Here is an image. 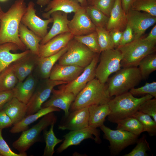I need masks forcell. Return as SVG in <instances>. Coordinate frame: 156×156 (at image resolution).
Returning <instances> with one entry per match:
<instances>
[{
	"label": "cell",
	"instance_id": "cell-49",
	"mask_svg": "<svg viewBox=\"0 0 156 156\" xmlns=\"http://www.w3.org/2000/svg\"><path fill=\"white\" fill-rule=\"evenodd\" d=\"M122 7L126 14L131 9L135 0H121Z\"/></svg>",
	"mask_w": 156,
	"mask_h": 156
},
{
	"label": "cell",
	"instance_id": "cell-18",
	"mask_svg": "<svg viewBox=\"0 0 156 156\" xmlns=\"http://www.w3.org/2000/svg\"><path fill=\"white\" fill-rule=\"evenodd\" d=\"M51 93L52 94L50 98L42 104V108L50 106L57 107L64 111V116H67L76 96L72 93L65 92L59 89H53Z\"/></svg>",
	"mask_w": 156,
	"mask_h": 156
},
{
	"label": "cell",
	"instance_id": "cell-38",
	"mask_svg": "<svg viewBox=\"0 0 156 156\" xmlns=\"http://www.w3.org/2000/svg\"><path fill=\"white\" fill-rule=\"evenodd\" d=\"M96 31L101 53L104 51L114 49L109 31L106 28L101 27H96Z\"/></svg>",
	"mask_w": 156,
	"mask_h": 156
},
{
	"label": "cell",
	"instance_id": "cell-45",
	"mask_svg": "<svg viewBox=\"0 0 156 156\" xmlns=\"http://www.w3.org/2000/svg\"><path fill=\"white\" fill-rule=\"evenodd\" d=\"M134 39L135 36L133 31L130 25L127 23L124 31H123L122 38L118 47L128 43Z\"/></svg>",
	"mask_w": 156,
	"mask_h": 156
},
{
	"label": "cell",
	"instance_id": "cell-52",
	"mask_svg": "<svg viewBox=\"0 0 156 156\" xmlns=\"http://www.w3.org/2000/svg\"><path fill=\"white\" fill-rule=\"evenodd\" d=\"M83 7H86L88 5V0H76Z\"/></svg>",
	"mask_w": 156,
	"mask_h": 156
},
{
	"label": "cell",
	"instance_id": "cell-7",
	"mask_svg": "<svg viewBox=\"0 0 156 156\" xmlns=\"http://www.w3.org/2000/svg\"><path fill=\"white\" fill-rule=\"evenodd\" d=\"M67 49L58 60V64L85 68L97 54L73 38L67 44Z\"/></svg>",
	"mask_w": 156,
	"mask_h": 156
},
{
	"label": "cell",
	"instance_id": "cell-11",
	"mask_svg": "<svg viewBox=\"0 0 156 156\" xmlns=\"http://www.w3.org/2000/svg\"><path fill=\"white\" fill-rule=\"evenodd\" d=\"M63 137L62 143L57 149L58 153L62 152L70 146L79 145L86 139H92L97 143L101 142L100 130L89 126L81 129L70 131Z\"/></svg>",
	"mask_w": 156,
	"mask_h": 156
},
{
	"label": "cell",
	"instance_id": "cell-35",
	"mask_svg": "<svg viewBox=\"0 0 156 156\" xmlns=\"http://www.w3.org/2000/svg\"><path fill=\"white\" fill-rule=\"evenodd\" d=\"M85 8L87 14L96 27L106 28L109 17L92 5H88Z\"/></svg>",
	"mask_w": 156,
	"mask_h": 156
},
{
	"label": "cell",
	"instance_id": "cell-14",
	"mask_svg": "<svg viewBox=\"0 0 156 156\" xmlns=\"http://www.w3.org/2000/svg\"><path fill=\"white\" fill-rule=\"evenodd\" d=\"M127 23L131 28L135 39L141 38L146 30L156 22V17L131 8L126 14Z\"/></svg>",
	"mask_w": 156,
	"mask_h": 156
},
{
	"label": "cell",
	"instance_id": "cell-29",
	"mask_svg": "<svg viewBox=\"0 0 156 156\" xmlns=\"http://www.w3.org/2000/svg\"><path fill=\"white\" fill-rule=\"evenodd\" d=\"M88 111L89 126L95 128L104 125L105 118L110 113L108 103L90 106L88 107Z\"/></svg>",
	"mask_w": 156,
	"mask_h": 156
},
{
	"label": "cell",
	"instance_id": "cell-16",
	"mask_svg": "<svg viewBox=\"0 0 156 156\" xmlns=\"http://www.w3.org/2000/svg\"><path fill=\"white\" fill-rule=\"evenodd\" d=\"M88 107L73 112L64 116L59 125L58 129L62 130H78L89 126Z\"/></svg>",
	"mask_w": 156,
	"mask_h": 156
},
{
	"label": "cell",
	"instance_id": "cell-43",
	"mask_svg": "<svg viewBox=\"0 0 156 156\" xmlns=\"http://www.w3.org/2000/svg\"><path fill=\"white\" fill-rule=\"evenodd\" d=\"M115 0H94L90 5H92L109 17Z\"/></svg>",
	"mask_w": 156,
	"mask_h": 156
},
{
	"label": "cell",
	"instance_id": "cell-8",
	"mask_svg": "<svg viewBox=\"0 0 156 156\" xmlns=\"http://www.w3.org/2000/svg\"><path fill=\"white\" fill-rule=\"evenodd\" d=\"M100 53L99 63L96 68L95 77L105 84L111 74L121 69L122 55L118 48L104 51Z\"/></svg>",
	"mask_w": 156,
	"mask_h": 156
},
{
	"label": "cell",
	"instance_id": "cell-53",
	"mask_svg": "<svg viewBox=\"0 0 156 156\" xmlns=\"http://www.w3.org/2000/svg\"><path fill=\"white\" fill-rule=\"evenodd\" d=\"M94 0H88V5H90Z\"/></svg>",
	"mask_w": 156,
	"mask_h": 156
},
{
	"label": "cell",
	"instance_id": "cell-9",
	"mask_svg": "<svg viewBox=\"0 0 156 156\" xmlns=\"http://www.w3.org/2000/svg\"><path fill=\"white\" fill-rule=\"evenodd\" d=\"M104 133V139L108 140L112 155H118L127 147L136 143L138 136L127 131L112 130L104 125L100 127Z\"/></svg>",
	"mask_w": 156,
	"mask_h": 156
},
{
	"label": "cell",
	"instance_id": "cell-36",
	"mask_svg": "<svg viewBox=\"0 0 156 156\" xmlns=\"http://www.w3.org/2000/svg\"><path fill=\"white\" fill-rule=\"evenodd\" d=\"M140 122L143 128V131L148 132L150 136L156 134V122L149 115L137 111L132 116Z\"/></svg>",
	"mask_w": 156,
	"mask_h": 156
},
{
	"label": "cell",
	"instance_id": "cell-41",
	"mask_svg": "<svg viewBox=\"0 0 156 156\" xmlns=\"http://www.w3.org/2000/svg\"><path fill=\"white\" fill-rule=\"evenodd\" d=\"M129 92L133 96L149 94L156 98V82L153 81L150 83L146 82L142 87L131 88Z\"/></svg>",
	"mask_w": 156,
	"mask_h": 156
},
{
	"label": "cell",
	"instance_id": "cell-33",
	"mask_svg": "<svg viewBox=\"0 0 156 156\" xmlns=\"http://www.w3.org/2000/svg\"><path fill=\"white\" fill-rule=\"evenodd\" d=\"M56 122H53L50 125L49 131L46 129L43 131V135L46 143L43 156H52L54 153V148L58 144L62 142L64 139H60L55 136L53 131V128Z\"/></svg>",
	"mask_w": 156,
	"mask_h": 156
},
{
	"label": "cell",
	"instance_id": "cell-42",
	"mask_svg": "<svg viewBox=\"0 0 156 156\" xmlns=\"http://www.w3.org/2000/svg\"><path fill=\"white\" fill-rule=\"evenodd\" d=\"M138 111L150 116L156 122V98H152L144 101L140 106Z\"/></svg>",
	"mask_w": 156,
	"mask_h": 156
},
{
	"label": "cell",
	"instance_id": "cell-37",
	"mask_svg": "<svg viewBox=\"0 0 156 156\" xmlns=\"http://www.w3.org/2000/svg\"><path fill=\"white\" fill-rule=\"evenodd\" d=\"M73 38L86 46L93 52L97 54L100 53L96 31L84 35L75 36Z\"/></svg>",
	"mask_w": 156,
	"mask_h": 156
},
{
	"label": "cell",
	"instance_id": "cell-17",
	"mask_svg": "<svg viewBox=\"0 0 156 156\" xmlns=\"http://www.w3.org/2000/svg\"><path fill=\"white\" fill-rule=\"evenodd\" d=\"M70 32L57 35L43 44H40L38 57H44L54 55L65 47L74 38Z\"/></svg>",
	"mask_w": 156,
	"mask_h": 156
},
{
	"label": "cell",
	"instance_id": "cell-23",
	"mask_svg": "<svg viewBox=\"0 0 156 156\" xmlns=\"http://www.w3.org/2000/svg\"><path fill=\"white\" fill-rule=\"evenodd\" d=\"M127 23V15L122 7L121 0H115L110 12L106 28L109 31L114 29L123 31Z\"/></svg>",
	"mask_w": 156,
	"mask_h": 156
},
{
	"label": "cell",
	"instance_id": "cell-46",
	"mask_svg": "<svg viewBox=\"0 0 156 156\" xmlns=\"http://www.w3.org/2000/svg\"><path fill=\"white\" fill-rule=\"evenodd\" d=\"M14 97L13 89L0 91V111L5 104Z\"/></svg>",
	"mask_w": 156,
	"mask_h": 156
},
{
	"label": "cell",
	"instance_id": "cell-34",
	"mask_svg": "<svg viewBox=\"0 0 156 156\" xmlns=\"http://www.w3.org/2000/svg\"><path fill=\"white\" fill-rule=\"evenodd\" d=\"M138 66L142 79H147L156 70V55L154 53L148 54L140 62Z\"/></svg>",
	"mask_w": 156,
	"mask_h": 156
},
{
	"label": "cell",
	"instance_id": "cell-57",
	"mask_svg": "<svg viewBox=\"0 0 156 156\" xmlns=\"http://www.w3.org/2000/svg\"><path fill=\"white\" fill-rule=\"evenodd\" d=\"M0 156H1V155H0Z\"/></svg>",
	"mask_w": 156,
	"mask_h": 156
},
{
	"label": "cell",
	"instance_id": "cell-4",
	"mask_svg": "<svg viewBox=\"0 0 156 156\" xmlns=\"http://www.w3.org/2000/svg\"><path fill=\"white\" fill-rule=\"evenodd\" d=\"M156 42L147 40L141 37L118 47L117 48L122 55L121 67H137L144 57L155 51Z\"/></svg>",
	"mask_w": 156,
	"mask_h": 156
},
{
	"label": "cell",
	"instance_id": "cell-10",
	"mask_svg": "<svg viewBox=\"0 0 156 156\" xmlns=\"http://www.w3.org/2000/svg\"><path fill=\"white\" fill-rule=\"evenodd\" d=\"M35 5V3L32 1L28 3L21 23L42 39L47 33L48 25L53 22V19L51 17L43 20L38 16L36 14Z\"/></svg>",
	"mask_w": 156,
	"mask_h": 156
},
{
	"label": "cell",
	"instance_id": "cell-50",
	"mask_svg": "<svg viewBox=\"0 0 156 156\" xmlns=\"http://www.w3.org/2000/svg\"><path fill=\"white\" fill-rule=\"evenodd\" d=\"M144 39L147 40L156 42V25H155L152 29L150 32Z\"/></svg>",
	"mask_w": 156,
	"mask_h": 156
},
{
	"label": "cell",
	"instance_id": "cell-20",
	"mask_svg": "<svg viewBox=\"0 0 156 156\" xmlns=\"http://www.w3.org/2000/svg\"><path fill=\"white\" fill-rule=\"evenodd\" d=\"M84 69L77 66L55 64L52 69L49 78L68 83L80 75Z\"/></svg>",
	"mask_w": 156,
	"mask_h": 156
},
{
	"label": "cell",
	"instance_id": "cell-56",
	"mask_svg": "<svg viewBox=\"0 0 156 156\" xmlns=\"http://www.w3.org/2000/svg\"><path fill=\"white\" fill-rule=\"evenodd\" d=\"M0 26H1V20L0 18Z\"/></svg>",
	"mask_w": 156,
	"mask_h": 156
},
{
	"label": "cell",
	"instance_id": "cell-5",
	"mask_svg": "<svg viewBox=\"0 0 156 156\" xmlns=\"http://www.w3.org/2000/svg\"><path fill=\"white\" fill-rule=\"evenodd\" d=\"M142 78L137 67L122 68L110 79L107 86L112 97L126 93L139 84Z\"/></svg>",
	"mask_w": 156,
	"mask_h": 156
},
{
	"label": "cell",
	"instance_id": "cell-55",
	"mask_svg": "<svg viewBox=\"0 0 156 156\" xmlns=\"http://www.w3.org/2000/svg\"><path fill=\"white\" fill-rule=\"evenodd\" d=\"M8 0H0L1 2H5L7 1Z\"/></svg>",
	"mask_w": 156,
	"mask_h": 156
},
{
	"label": "cell",
	"instance_id": "cell-1",
	"mask_svg": "<svg viewBox=\"0 0 156 156\" xmlns=\"http://www.w3.org/2000/svg\"><path fill=\"white\" fill-rule=\"evenodd\" d=\"M27 7L25 0H16L0 16V44L12 42L17 45L20 50L27 49L18 34L19 26Z\"/></svg>",
	"mask_w": 156,
	"mask_h": 156
},
{
	"label": "cell",
	"instance_id": "cell-6",
	"mask_svg": "<svg viewBox=\"0 0 156 156\" xmlns=\"http://www.w3.org/2000/svg\"><path fill=\"white\" fill-rule=\"evenodd\" d=\"M57 120V117L53 112L45 115L31 128L22 131L19 137L12 143V146L19 153L27 154L26 151L35 143L40 140L41 132L53 122H56Z\"/></svg>",
	"mask_w": 156,
	"mask_h": 156
},
{
	"label": "cell",
	"instance_id": "cell-51",
	"mask_svg": "<svg viewBox=\"0 0 156 156\" xmlns=\"http://www.w3.org/2000/svg\"><path fill=\"white\" fill-rule=\"evenodd\" d=\"M51 0H37V4L41 6H44L47 5Z\"/></svg>",
	"mask_w": 156,
	"mask_h": 156
},
{
	"label": "cell",
	"instance_id": "cell-44",
	"mask_svg": "<svg viewBox=\"0 0 156 156\" xmlns=\"http://www.w3.org/2000/svg\"><path fill=\"white\" fill-rule=\"evenodd\" d=\"M2 129H0V155L3 156H26L27 154L16 153L13 152L3 138Z\"/></svg>",
	"mask_w": 156,
	"mask_h": 156
},
{
	"label": "cell",
	"instance_id": "cell-3",
	"mask_svg": "<svg viewBox=\"0 0 156 156\" xmlns=\"http://www.w3.org/2000/svg\"><path fill=\"white\" fill-rule=\"evenodd\" d=\"M153 98L149 94L136 98L129 92L115 96L108 103L110 110L108 120L115 123L119 120L131 116L138 111L143 102Z\"/></svg>",
	"mask_w": 156,
	"mask_h": 156
},
{
	"label": "cell",
	"instance_id": "cell-15",
	"mask_svg": "<svg viewBox=\"0 0 156 156\" xmlns=\"http://www.w3.org/2000/svg\"><path fill=\"white\" fill-rule=\"evenodd\" d=\"M74 13L68 24L70 32L74 36L84 35L96 31V27L87 14L85 7H82Z\"/></svg>",
	"mask_w": 156,
	"mask_h": 156
},
{
	"label": "cell",
	"instance_id": "cell-28",
	"mask_svg": "<svg viewBox=\"0 0 156 156\" xmlns=\"http://www.w3.org/2000/svg\"><path fill=\"white\" fill-rule=\"evenodd\" d=\"M18 34L20 40L27 49L29 50L32 54L38 56L40 43L42 39L21 23L19 26Z\"/></svg>",
	"mask_w": 156,
	"mask_h": 156
},
{
	"label": "cell",
	"instance_id": "cell-54",
	"mask_svg": "<svg viewBox=\"0 0 156 156\" xmlns=\"http://www.w3.org/2000/svg\"><path fill=\"white\" fill-rule=\"evenodd\" d=\"M4 12L2 11L1 7L0 6V16Z\"/></svg>",
	"mask_w": 156,
	"mask_h": 156
},
{
	"label": "cell",
	"instance_id": "cell-40",
	"mask_svg": "<svg viewBox=\"0 0 156 156\" xmlns=\"http://www.w3.org/2000/svg\"><path fill=\"white\" fill-rule=\"evenodd\" d=\"M135 148L130 152L126 154L124 156H147L146 152L150 150L149 143L147 142L146 136L143 135L138 139Z\"/></svg>",
	"mask_w": 156,
	"mask_h": 156
},
{
	"label": "cell",
	"instance_id": "cell-30",
	"mask_svg": "<svg viewBox=\"0 0 156 156\" xmlns=\"http://www.w3.org/2000/svg\"><path fill=\"white\" fill-rule=\"evenodd\" d=\"M67 44L57 53L50 56L38 57L37 66L40 76L43 79L49 78L52 69L55 63L67 49Z\"/></svg>",
	"mask_w": 156,
	"mask_h": 156
},
{
	"label": "cell",
	"instance_id": "cell-27",
	"mask_svg": "<svg viewBox=\"0 0 156 156\" xmlns=\"http://www.w3.org/2000/svg\"><path fill=\"white\" fill-rule=\"evenodd\" d=\"M60 111V109L53 107L42 108L37 112L26 116L20 121L13 125L10 132L12 133L22 132L28 129L30 125L40 118L49 113Z\"/></svg>",
	"mask_w": 156,
	"mask_h": 156
},
{
	"label": "cell",
	"instance_id": "cell-12",
	"mask_svg": "<svg viewBox=\"0 0 156 156\" xmlns=\"http://www.w3.org/2000/svg\"><path fill=\"white\" fill-rule=\"evenodd\" d=\"M99 54H97L90 64L84 68L83 72L74 80L62 84L59 89L73 94L76 96L90 81L95 77V70Z\"/></svg>",
	"mask_w": 156,
	"mask_h": 156
},
{
	"label": "cell",
	"instance_id": "cell-25",
	"mask_svg": "<svg viewBox=\"0 0 156 156\" xmlns=\"http://www.w3.org/2000/svg\"><path fill=\"white\" fill-rule=\"evenodd\" d=\"M36 79L31 74L24 81L18 82L13 89L14 97L27 104L36 90Z\"/></svg>",
	"mask_w": 156,
	"mask_h": 156
},
{
	"label": "cell",
	"instance_id": "cell-31",
	"mask_svg": "<svg viewBox=\"0 0 156 156\" xmlns=\"http://www.w3.org/2000/svg\"><path fill=\"white\" fill-rule=\"evenodd\" d=\"M18 82L13 63L3 69L0 74V91L12 90Z\"/></svg>",
	"mask_w": 156,
	"mask_h": 156
},
{
	"label": "cell",
	"instance_id": "cell-21",
	"mask_svg": "<svg viewBox=\"0 0 156 156\" xmlns=\"http://www.w3.org/2000/svg\"><path fill=\"white\" fill-rule=\"evenodd\" d=\"M20 50L18 46L12 42L0 44V74L5 68L11 64L23 58L30 51L28 49L20 53H12V51Z\"/></svg>",
	"mask_w": 156,
	"mask_h": 156
},
{
	"label": "cell",
	"instance_id": "cell-19",
	"mask_svg": "<svg viewBox=\"0 0 156 156\" xmlns=\"http://www.w3.org/2000/svg\"><path fill=\"white\" fill-rule=\"evenodd\" d=\"M68 14L60 11L53 12L51 17L53 19V24L49 31L42 39L40 44H43L55 36L64 33L70 32L68 27L69 21Z\"/></svg>",
	"mask_w": 156,
	"mask_h": 156
},
{
	"label": "cell",
	"instance_id": "cell-22",
	"mask_svg": "<svg viewBox=\"0 0 156 156\" xmlns=\"http://www.w3.org/2000/svg\"><path fill=\"white\" fill-rule=\"evenodd\" d=\"M82 7L76 0H51L44 9V12L42 16L44 18L47 19L51 18V14L54 12L75 13Z\"/></svg>",
	"mask_w": 156,
	"mask_h": 156
},
{
	"label": "cell",
	"instance_id": "cell-13",
	"mask_svg": "<svg viewBox=\"0 0 156 156\" xmlns=\"http://www.w3.org/2000/svg\"><path fill=\"white\" fill-rule=\"evenodd\" d=\"M67 83L63 81L53 80L48 78L42 86L35 90L27 104L26 116L34 114L42 108V105L49 97L55 86Z\"/></svg>",
	"mask_w": 156,
	"mask_h": 156
},
{
	"label": "cell",
	"instance_id": "cell-48",
	"mask_svg": "<svg viewBox=\"0 0 156 156\" xmlns=\"http://www.w3.org/2000/svg\"><path fill=\"white\" fill-rule=\"evenodd\" d=\"M113 42L114 48H117L119 45L123 31L118 29H114L109 31Z\"/></svg>",
	"mask_w": 156,
	"mask_h": 156
},
{
	"label": "cell",
	"instance_id": "cell-24",
	"mask_svg": "<svg viewBox=\"0 0 156 156\" xmlns=\"http://www.w3.org/2000/svg\"><path fill=\"white\" fill-rule=\"evenodd\" d=\"M38 56L30 52L26 55L14 62L18 82L23 81L31 74L37 66Z\"/></svg>",
	"mask_w": 156,
	"mask_h": 156
},
{
	"label": "cell",
	"instance_id": "cell-26",
	"mask_svg": "<svg viewBox=\"0 0 156 156\" xmlns=\"http://www.w3.org/2000/svg\"><path fill=\"white\" fill-rule=\"evenodd\" d=\"M27 109V104L14 97L5 104L3 109L10 118L14 125L26 116Z\"/></svg>",
	"mask_w": 156,
	"mask_h": 156
},
{
	"label": "cell",
	"instance_id": "cell-2",
	"mask_svg": "<svg viewBox=\"0 0 156 156\" xmlns=\"http://www.w3.org/2000/svg\"><path fill=\"white\" fill-rule=\"evenodd\" d=\"M111 98L107 86L94 78L88 82L76 96L69 112L92 105L107 104Z\"/></svg>",
	"mask_w": 156,
	"mask_h": 156
},
{
	"label": "cell",
	"instance_id": "cell-39",
	"mask_svg": "<svg viewBox=\"0 0 156 156\" xmlns=\"http://www.w3.org/2000/svg\"><path fill=\"white\" fill-rule=\"evenodd\" d=\"M131 8L156 17V0H135Z\"/></svg>",
	"mask_w": 156,
	"mask_h": 156
},
{
	"label": "cell",
	"instance_id": "cell-47",
	"mask_svg": "<svg viewBox=\"0 0 156 156\" xmlns=\"http://www.w3.org/2000/svg\"><path fill=\"white\" fill-rule=\"evenodd\" d=\"M13 125L12 120L3 109L0 111V129L8 128Z\"/></svg>",
	"mask_w": 156,
	"mask_h": 156
},
{
	"label": "cell",
	"instance_id": "cell-32",
	"mask_svg": "<svg viewBox=\"0 0 156 156\" xmlns=\"http://www.w3.org/2000/svg\"><path fill=\"white\" fill-rule=\"evenodd\" d=\"M115 123L117 124V129L127 131L137 136L143 132L140 122L132 116L119 120Z\"/></svg>",
	"mask_w": 156,
	"mask_h": 156
}]
</instances>
